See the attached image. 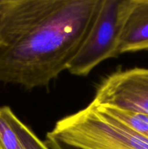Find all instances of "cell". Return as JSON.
Here are the masks:
<instances>
[{
    "label": "cell",
    "instance_id": "6da1fadb",
    "mask_svg": "<svg viewBox=\"0 0 148 149\" xmlns=\"http://www.w3.org/2000/svg\"><path fill=\"white\" fill-rule=\"evenodd\" d=\"M102 0H0V81L46 87L68 65Z\"/></svg>",
    "mask_w": 148,
    "mask_h": 149
},
{
    "label": "cell",
    "instance_id": "7a4b0ae2",
    "mask_svg": "<svg viewBox=\"0 0 148 149\" xmlns=\"http://www.w3.org/2000/svg\"><path fill=\"white\" fill-rule=\"evenodd\" d=\"M48 133L77 149H148V138L99 110L91 102L57 121Z\"/></svg>",
    "mask_w": 148,
    "mask_h": 149
},
{
    "label": "cell",
    "instance_id": "3957f363",
    "mask_svg": "<svg viewBox=\"0 0 148 149\" xmlns=\"http://www.w3.org/2000/svg\"><path fill=\"white\" fill-rule=\"evenodd\" d=\"M128 0H102L94 23L67 71L86 77L105 60L117 58Z\"/></svg>",
    "mask_w": 148,
    "mask_h": 149
},
{
    "label": "cell",
    "instance_id": "277c9868",
    "mask_svg": "<svg viewBox=\"0 0 148 149\" xmlns=\"http://www.w3.org/2000/svg\"><path fill=\"white\" fill-rule=\"evenodd\" d=\"M93 103L148 116V68L118 70L99 84Z\"/></svg>",
    "mask_w": 148,
    "mask_h": 149
},
{
    "label": "cell",
    "instance_id": "5b68a950",
    "mask_svg": "<svg viewBox=\"0 0 148 149\" xmlns=\"http://www.w3.org/2000/svg\"><path fill=\"white\" fill-rule=\"evenodd\" d=\"M148 51V0H128L118 54Z\"/></svg>",
    "mask_w": 148,
    "mask_h": 149
},
{
    "label": "cell",
    "instance_id": "8992f818",
    "mask_svg": "<svg viewBox=\"0 0 148 149\" xmlns=\"http://www.w3.org/2000/svg\"><path fill=\"white\" fill-rule=\"evenodd\" d=\"M92 102V101H91ZM93 103V102H92ZM94 105L99 110L102 111L104 113L110 115L112 117L117 119L128 125L132 129L139 132L144 136L148 138V116L142 114V113H134V112L122 110L117 108L112 107L108 106H100L94 103Z\"/></svg>",
    "mask_w": 148,
    "mask_h": 149
},
{
    "label": "cell",
    "instance_id": "52a82bcc",
    "mask_svg": "<svg viewBox=\"0 0 148 149\" xmlns=\"http://www.w3.org/2000/svg\"><path fill=\"white\" fill-rule=\"evenodd\" d=\"M5 116L17 134L23 149H49L44 141L39 139L36 134L16 116L8 106H4Z\"/></svg>",
    "mask_w": 148,
    "mask_h": 149
},
{
    "label": "cell",
    "instance_id": "ba28073f",
    "mask_svg": "<svg viewBox=\"0 0 148 149\" xmlns=\"http://www.w3.org/2000/svg\"><path fill=\"white\" fill-rule=\"evenodd\" d=\"M0 149H23L17 134L6 117L4 106L0 107Z\"/></svg>",
    "mask_w": 148,
    "mask_h": 149
},
{
    "label": "cell",
    "instance_id": "9c48e42d",
    "mask_svg": "<svg viewBox=\"0 0 148 149\" xmlns=\"http://www.w3.org/2000/svg\"><path fill=\"white\" fill-rule=\"evenodd\" d=\"M44 141L45 144L49 147V149H77L63 145L48 133L46 135V139Z\"/></svg>",
    "mask_w": 148,
    "mask_h": 149
}]
</instances>
